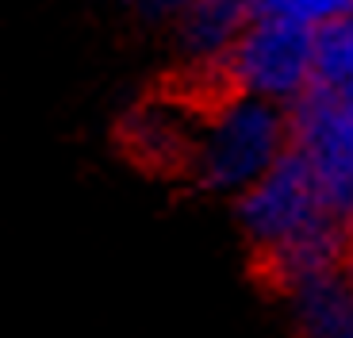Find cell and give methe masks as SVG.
Instances as JSON below:
<instances>
[{
    "instance_id": "obj_1",
    "label": "cell",
    "mask_w": 353,
    "mask_h": 338,
    "mask_svg": "<svg viewBox=\"0 0 353 338\" xmlns=\"http://www.w3.org/2000/svg\"><path fill=\"white\" fill-rule=\"evenodd\" d=\"M292 150V112L261 97L223 104L196 135V173L219 192H246Z\"/></svg>"
},
{
    "instance_id": "obj_2",
    "label": "cell",
    "mask_w": 353,
    "mask_h": 338,
    "mask_svg": "<svg viewBox=\"0 0 353 338\" xmlns=\"http://www.w3.org/2000/svg\"><path fill=\"white\" fill-rule=\"evenodd\" d=\"M315 35L292 19H254L227 50V77L242 97L296 104L315 85Z\"/></svg>"
},
{
    "instance_id": "obj_3",
    "label": "cell",
    "mask_w": 353,
    "mask_h": 338,
    "mask_svg": "<svg viewBox=\"0 0 353 338\" xmlns=\"http://www.w3.org/2000/svg\"><path fill=\"white\" fill-rule=\"evenodd\" d=\"M292 150L303 158L327 212L353 231V108L311 85L292 104Z\"/></svg>"
},
{
    "instance_id": "obj_4",
    "label": "cell",
    "mask_w": 353,
    "mask_h": 338,
    "mask_svg": "<svg viewBox=\"0 0 353 338\" xmlns=\"http://www.w3.org/2000/svg\"><path fill=\"white\" fill-rule=\"evenodd\" d=\"M239 219H242L246 239L261 250V258L323 231V227H342L327 212L323 196H319V185L311 181L307 166H303V158L296 150H288L254 188L242 192Z\"/></svg>"
},
{
    "instance_id": "obj_5",
    "label": "cell",
    "mask_w": 353,
    "mask_h": 338,
    "mask_svg": "<svg viewBox=\"0 0 353 338\" xmlns=\"http://www.w3.org/2000/svg\"><path fill=\"white\" fill-rule=\"evenodd\" d=\"M292 323L300 338H353V277L350 269L323 273L292 288Z\"/></svg>"
},
{
    "instance_id": "obj_6",
    "label": "cell",
    "mask_w": 353,
    "mask_h": 338,
    "mask_svg": "<svg viewBox=\"0 0 353 338\" xmlns=\"http://www.w3.org/2000/svg\"><path fill=\"white\" fill-rule=\"evenodd\" d=\"M315 89L353 108V16L319 27L315 35Z\"/></svg>"
},
{
    "instance_id": "obj_7",
    "label": "cell",
    "mask_w": 353,
    "mask_h": 338,
    "mask_svg": "<svg viewBox=\"0 0 353 338\" xmlns=\"http://www.w3.org/2000/svg\"><path fill=\"white\" fill-rule=\"evenodd\" d=\"M250 0H196L185 19V39L192 50L215 54L230 50L242 39V19H246Z\"/></svg>"
},
{
    "instance_id": "obj_8",
    "label": "cell",
    "mask_w": 353,
    "mask_h": 338,
    "mask_svg": "<svg viewBox=\"0 0 353 338\" xmlns=\"http://www.w3.org/2000/svg\"><path fill=\"white\" fill-rule=\"evenodd\" d=\"M254 19H292L303 27H327L353 16V0H250Z\"/></svg>"
},
{
    "instance_id": "obj_9",
    "label": "cell",
    "mask_w": 353,
    "mask_h": 338,
    "mask_svg": "<svg viewBox=\"0 0 353 338\" xmlns=\"http://www.w3.org/2000/svg\"><path fill=\"white\" fill-rule=\"evenodd\" d=\"M139 8L146 12H169V8H181V4H188V0H134Z\"/></svg>"
},
{
    "instance_id": "obj_10",
    "label": "cell",
    "mask_w": 353,
    "mask_h": 338,
    "mask_svg": "<svg viewBox=\"0 0 353 338\" xmlns=\"http://www.w3.org/2000/svg\"><path fill=\"white\" fill-rule=\"evenodd\" d=\"M345 269H350V277H353V250H350V266H345Z\"/></svg>"
}]
</instances>
